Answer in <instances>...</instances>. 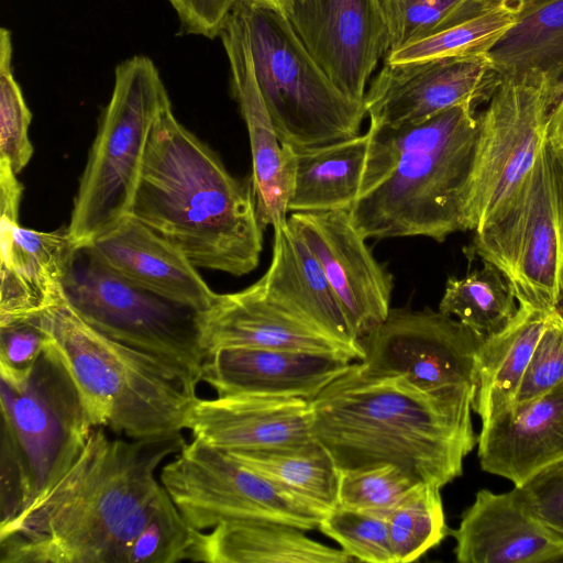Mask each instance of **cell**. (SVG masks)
Listing matches in <instances>:
<instances>
[{
	"mask_svg": "<svg viewBox=\"0 0 563 563\" xmlns=\"http://www.w3.org/2000/svg\"><path fill=\"white\" fill-rule=\"evenodd\" d=\"M368 144V131L319 146L285 144L288 211H350L358 195Z\"/></svg>",
	"mask_w": 563,
	"mask_h": 563,
	"instance_id": "484cf974",
	"label": "cell"
},
{
	"mask_svg": "<svg viewBox=\"0 0 563 563\" xmlns=\"http://www.w3.org/2000/svg\"><path fill=\"white\" fill-rule=\"evenodd\" d=\"M440 489L437 485L420 483L387 514L397 563L419 560L450 534Z\"/></svg>",
	"mask_w": 563,
	"mask_h": 563,
	"instance_id": "836d02e7",
	"label": "cell"
},
{
	"mask_svg": "<svg viewBox=\"0 0 563 563\" xmlns=\"http://www.w3.org/2000/svg\"><path fill=\"white\" fill-rule=\"evenodd\" d=\"M93 428L131 439L185 429L197 383L89 325L67 299L38 316Z\"/></svg>",
	"mask_w": 563,
	"mask_h": 563,
	"instance_id": "5b68a950",
	"label": "cell"
},
{
	"mask_svg": "<svg viewBox=\"0 0 563 563\" xmlns=\"http://www.w3.org/2000/svg\"><path fill=\"white\" fill-rule=\"evenodd\" d=\"M486 4L494 5L496 3H504L507 7L514 9L517 14L521 13L526 9L543 1V0H484Z\"/></svg>",
	"mask_w": 563,
	"mask_h": 563,
	"instance_id": "ee69618b",
	"label": "cell"
},
{
	"mask_svg": "<svg viewBox=\"0 0 563 563\" xmlns=\"http://www.w3.org/2000/svg\"><path fill=\"white\" fill-rule=\"evenodd\" d=\"M219 37L229 62L231 90L249 134L251 183L258 219L264 229H276L287 223L289 213L286 146L278 137L260 88L242 2L229 15Z\"/></svg>",
	"mask_w": 563,
	"mask_h": 563,
	"instance_id": "ac0fdd59",
	"label": "cell"
},
{
	"mask_svg": "<svg viewBox=\"0 0 563 563\" xmlns=\"http://www.w3.org/2000/svg\"><path fill=\"white\" fill-rule=\"evenodd\" d=\"M241 0H168L184 34L216 38Z\"/></svg>",
	"mask_w": 563,
	"mask_h": 563,
	"instance_id": "b9f144b4",
	"label": "cell"
},
{
	"mask_svg": "<svg viewBox=\"0 0 563 563\" xmlns=\"http://www.w3.org/2000/svg\"><path fill=\"white\" fill-rule=\"evenodd\" d=\"M185 429L223 452L300 445L316 440L311 402L246 394L197 398Z\"/></svg>",
	"mask_w": 563,
	"mask_h": 563,
	"instance_id": "ffe728a7",
	"label": "cell"
},
{
	"mask_svg": "<svg viewBox=\"0 0 563 563\" xmlns=\"http://www.w3.org/2000/svg\"><path fill=\"white\" fill-rule=\"evenodd\" d=\"M516 298L504 275L493 265L464 277H449L439 311L462 322L483 339L501 330L516 314Z\"/></svg>",
	"mask_w": 563,
	"mask_h": 563,
	"instance_id": "4dcf8cb0",
	"label": "cell"
},
{
	"mask_svg": "<svg viewBox=\"0 0 563 563\" xmlns=\"http://www.w3.org/2000/svg\"><path fill=\"white\" fill-rule=\"evenodd\" d=\"M487 54L501 78L545 77L558 100L563 92V0H543L519 13Z\"/></svg>",
	"mask_w": 563,
	"mask_h": 563,
	"instance_id": "f1b7e54d",
	"label": "cell"
},
{
	"mask_svg": "<svg viewBox=\"0 0 563 563\" xmlns=\"http://www.w3.org/2000/svg\"><path fill=\"white\" fill-rule=\"evenodd\" d=\"M244 1H249V2H253L256 4L264 5V7L273 8L275 10H278L279 12L284 13L285 15L288 14V11H289L290 4H291V0H244Z\"/></svg>",
	"mask_w": 563,
	"mask_h": 563,
	"instance_id": "f6af8a7d",
	"label": "cell"
},
{
	"mask_svg": "<svg viewBox=\"0 0 563 563\" xmlns=\"http://www.w3.org/2000/svg\"><path fill=\"white\" fill-rule=\"evenodd\" d=\"M0 398L1 523L56 484L81 453L93 427L48 344L24 383L1 380Z\"/></svg>",
	"mask_w": 563,
	"mask_h": 563,
	"instance_id": "8992f818",
	"label": "cell"
},
{
	"mask_svg": "<svg viewBox=\"0 0 563 563\" xmlns=\"http://www.w3.org/2000/svg\"><path fill=\"white\" fill-rule=\"evenodd\" d=\"M185 443L181 432L122 439L93 428L56 484L0 523V562L125 563L165 493L156 472Z\"/></svg>",
	"mask_w": 563,
	"mask_h": 563,
	"instance_id": "6da1fadb",
	"label": "cell"
},
{
	"mask_svg": "<svg viewBox=\"0 0 563 563\" xmlns=\"http://www.w3.org/2000/svg\"><path fill=\"white\" fill-rule=\"evenodd\" d=\"M468 253L495 266L519 305H563V153L547 139L515 191L476 230Z\"/></svg>",
	"mask_w": 563,
	"mask_h": 563,
	"instance_id": "ba28073f",
	"label": "cell"
},
{
	"mask_svg": "<svg viewBox=\"0 0 563 563\" xmlns=\"http://www.w3.org/2000/svg\"><path fill=\"white\" fill-rule=\"evenodd\" d=\"M287 221L319 262L361 340L387 318L393 276L375 260L349 211L291 212Z\"/></svg>",
	"mask_w": 563,
	"mask_h": 563,
	"instance_id": "2e32d148",
	"label": "cell"
},
{
	"mask_svg": "<svg viewBox=\"0 0 563 563\" xmlns=\"http://www.w3.org/2000/svg\"><path fill=\"white\" fill-rule=\"evenodd\" d=\"M159 481L185 520L200 531L232 521L306 531L318 528L325 515L196 438L162 467Z\"/></svg>",
	"mask_w": 563,
	"mask_h": 563,
	"instance_id": "8fae6325",
	"label": "cell"
},
{
	"mask_svg": "<svg viewBox=\"0 0 563 563\" xmlns=\"http://www.w3.org/2000/svg\"><path fill=\"white\" fill-rule=\"evenodd\" d=\"M373 3L384 29L386 55L473 18L488 7L484 0H373Z\"/></svg>",
	"mask_w": 563,
	"mask_h": 563,
	"instance_id": "1f68e13d",
	"label": "cell"
},
{
	"mask_svg": "<svg viewBox=\"0 0 563 563\" xmlns=\"http://www.w3.org/2000/svg\"><path fill=\"white\" fill-rule=\"evenodd\" d=\"M563 382V311L548 314L512 402L534 398Z\"/></svg>",
	"mask_w": 563,
	"mask_h": 563,
	"instance_id": "f35d334b",
	"label": "cell"
},
{
	"mask_svg": "<svg viewBox=\"0 0 563 563\" xmlns=\"http://www.w3.org/2000/svg\"><path fill=\"white\" fill-rule=\"evenodd\" d=\"M12 38L0 29V162L18 175L30 162L33 145L29 137L32 113L12 68Z\"/></svg>",
	"mask_w": 563,
	"mask_h": 563,
	"instance_id": "8d00e7d4",
	"label": "cell"
},
{
	"mask_svg": "<svg viewBox=\"0 0 563 563\" xmlns=\"http://www.w3.org/2000/svg\"><path fill=\"white\" fill-rule=\"evenodd\" d=\"M547 140L563 153V92L550 112Z\"/></svg>",
	"mask_w": 563,
	"mask_h": 563,
	"instance_id": "7bdbcfd3",
	"label": "cell"
},
{
	"mask_svg": "<svg viewBox=\"0 0 563 563\" xmlns=\"http://www.w3.org/2000/svg\"><path fill=\"white\" fill-rule=\"evenodd\" d=\"M555 97L543 76L501 78L478 112L479 142L467 208L476 231L515 191L547 139Z\"/></svg>",
	"mask_w": 563,
	"mask_h": 563,
	"instance_id": "7c38bea8",
	"label": "cell"
},
{
	"mask_svg": "<svg viewBox=\"0 0 563 563\" xmlns=\"http://www.w3.org/2000/svg\"><path fill=\"white\" fill-rule=\"evenodd\" d=\"M16 176L0 162V327L65 301L77 250L67 228L42 232L19 225L23 186Z\"/></svg>",
	"mask_w": 563,
	"mask_h": 563,
	"instance_id": "5bb4252c",
	"label": "cell"
},
{
	"mask_svg": "<svg viewBox=\"0 0 563 563\" xmlns=\"http://www.w3.org/2000/svg\"><path fill=\"white\" fill-rule=\"evenodd\" d=\"M547 318L545 312L519 305L501 330L483 340L473 402L482 423L514 401Z\"/></svg>",
	"mask_w": 563,
	"mask_h": 563,
	"instance_id": "83f0119b",
	"label": "cell"
},
{
	"mask_svg": "<svg viewBox=\"0 0 563 563\" xmlns=\"http://www.w3.org/2000/svg\"><path fill=\"white\" fill-rule=\"evenodd\" d=\"M241 2L257 80L280 141L311 147L358 135L367 115L364 100L351 98L328 76L287 15Z\"/></svg>",
	"mask_w": 563,
	"mask_h": 563,
	"instance_id": "9c48e42d",
	"label": "cell"
},
{
	"mask_svg": "<svg viewBox=\"0 0 563 563\" xmlns=\"http://www.w3.org/2000/svg\"><path fill=\"white\" fill-rule=\"evenodd\" d=\"M517 16L514 9L496 3L473 18L388 53L384 62L401 63L488 53L516 23Z\"/></svg>",
	"mask_w": 563,
	"mask_h": 563,
	"instance_id": "d6a6232c",
	"label": "cell"
},
{
	"mask_svg": "<svg viewBox=\"0 0 563 563\" xmlns=\"http://www.w3.org/2000/svg\"><path fill=\"white\" fill-rule=\"evenodd\" d=\"M531 511L563 537V459L516 486Z\"/></svg>",
	"mask_w": 563,
	"mask_h": 563,
	"instance_id": "60d3db41",
	"label": "cell"
},
{
	"mask_svg": "<svg viewBox=\"0 0 563 563\" xmlns=\"http://www.w3.org/2000/svg\"><path fill=\"white\" fill-rule=\"evenodd\" d=\"M206 356L227 347H264L332 353L360 361L356 352L320 333L269 301L254 283L232 294H217L199 313Z\"/></svg>",
	"mask_w": 563,
	"mask_h": 563,
	"instance_id": "603a6c76",
	"label": "cell"
},
{
	"mask_svg": "<svg viewBox=\"0 0 563 563\" xmlns=\"http://www.w3.org/2000/svg\"><path fill=\"white\" fill-rule=\"evenodd\" d=\"M483 338L457 319L434 311L391 308L387 318L361 338L358 362L372 376H399L427 393L477 386Z\"/></svg>",
	"mask_w": 563,
	"mask_h": 563,
	"instance_id": "4fadbf2b",
	"label": "cell"
},
{
	"mask_svg": "<svg viewBox=\"0 0 563 563\" xmlns=\"http://www.w3.org/2000/svg\"><path fill=\"white\" fill-rule=\"evenodd\" d=\"M199 534L165 489L155 512L131 543L125 563L192 561Z\"/></svg>",
	"mask_w": 563,
	"mask_h": 563,
	"instance_id": "e575fe53",
	"label": "cell"
},
{
	"mask_svg": "<svg viewBox=\"0 0 563 563\" xmlns=\"http://www.w3.org/2000/svg\"><path fill=\"white\" fill-rule=\"evenodd\" d=\"M88 246L129 280L199 312L217 296L180 250L131 214Z\"/></svg>",
	"mask_w": 563,
	"mask_h": 563,
	"instance_id": "cb8c5ba5",
	"label": "cell"
},
{
	"mask_svg": "<svg viewBox=\"0 0 563 563\" xmlns=\"http://www.w3.org/2000/svg\"><path fill=\"white\" fill-rule=\"evenodd\" d=\"M475 393H427L399 376L367 375L356 361L310 400L312 430L340 470L391 463L442 488L477 444Z\"/></svg>",
	"mask_w": 563,
	"mask_h": 563,
	"instance_id": "7a4b0ae2",
	"label": "cell"
},
{
	"mask_svg": "<svg viewBox=\"0 0 563 563\" xmlns=\"http://www.w3.org/2000/svg\"><path fill=\"white\" fill-rule=\"evenodd\" d=\"M367 131L361 186L349 211L366 239L423 236L441 243L468 231L479 142L475 108L456 106L416 123Z\"/></svg>",
	"mask_w": 563,
	"mask_h": 563,
	"instance_id": "277c9868",
	"label": "cell"
},
{
	"mask_svg": "<svg viewBox=\"0 0 563 563\" xmlns=\"http://www.w3.org/2000/svg\"><path fill=\"white\" fill-rule=\"evenodd\" d=\"M48 338L38 316L0 327L1 380L18 385L31 375L47 346Z\"/></svg>",
	"mask_w": 563,
	"mask_h": 563,
	"instance_id": "ab89813d",
	"label": "cell"
},
{
	"mask_svg": "<svg viewBox=\"0 0 563 563\" xmlns=\"http://www.w3.org/2000/svg\"><path fill=\"white\" fill-rule=\"evenodd\" d=\"M287 18L328 76L347 96L364 100L367 82L386 56L373 0H291Z\"/></svg>",
	"mask_w": 563,
	"mask_h": 563,
	"instance_id": "e0dca14e",
	"label": "cell"
},
{
	"mask_svg": "<svg viewBox=\"0 0 563 563\" xmlns=\"http://www.w3.org/2000/svg\"><path fill=\"white\" fill-rule=\"evenodd\" d=\"M477 455L483 471L521 486L563 459V382L526 401L511 402L482 423Z\"/></svg>",
	"mask_w": 563,
	"mask_h": 563,
	"instance_id": "7402d4cb",
	"label": "cell"
},
{
	"mask_svg": "<svg viewBox=\"0 0 563 563\" xmlns=\"http://www.w3.org/2000/svg\"><path fill=\"white\" fill-rule=\"evenodd\" d=\"M342 549L308 538L303 530L267 521L223 522L200 531L192 562L350 563Z\"/></svg>",
	"mask_w": 563,
	"mask_h": 563,
	"instance_id": "4316f807",
	"label": "cell"
},
{
	"mask_svg": "<svg viewBox=\"0 0 563 563\" xmlns=\"http://www.w3.org/2000/svg\"><path fill=\"white\" fill-rule=\"evenodd\" d=\"M501 81L487 53L389 63L366 89L369 126L423 121L456 106L487 103Z\"/></svg>",
	"mask_w": 563,
	"mask_h": 563,
	"instance_id": "9a60e30c",
	"label": "cell"
},
{
	"mask_svg": "<svg viewBox=\"0 0 563 563\" xmlns=\"http://www.w3.org/2000/svg\"><path fill=\"white\" fill-rule=\"evenodd\" d=\"M460 563H563V537L529 508L519 489H479L450 530Z\"/></svg>",
	"mask_w": 563,
	"mask_h": 563,
	"instance_id": "d6986e66",
	"label": "cell"
},
{
	"mask_svg": "<svg viewBox=\"0 0 563 563\" xmlns=\"http://www.w3.org/2000/svg\"><path fill=\"white\" fill-rule=\"evenodd\" d=\"M227 453L323 514L339 506L341 471L317 440L300 445Z\"/></svg>",
	"mask_w": 563,
	"mask_h": 563,
	"instance_id": "f546056e",
	"label": "cell"
},
{
	"mask_svg": "<svg viewBox=\"0 0 563 563\" xmlns=\"http://www.w3.org/2000/svg\"><path fill=\"white\" fill-rule=\"evenodd\" d=\"M339 505L383 516L423 483L391 463L340 470Z\"/></svg>",
	"mask_w": 563,
	"mask_h": 563,
	"instance_id": "d590c367",
	"label": "cell"
},
{
	"mask_svg": "<svg viewBox=\"0 0 563 563\" xmlns=\"http://www.w3.org/2000/svg\"><path fill=\"white\" fill-rule=\"evenodd\" d=\"M65 294L74 310L100 333L201 382L206 352L199 311L129 280L88 245L76 250Z\"/></svg>",
	"mask_w": 563,
	"mask_h": 563,
	"instance_id": "30bf717a",
	"label": "cell"
},
{
	"mask_svg": "<svg viewBox=\"0 0 563 563\" xmlns=\"http://www.w3.org/2000/svg\"><path fill=\"white\" fill-rule=\"evenodd\" d=\"M351 364L352 360L332 353L227 347L206 356L201 382L218 396L246 394L311 400Z\"/></svg>",
	"mask_w": 563,
	"mask_h": 563,
	"instance_id": "44dd1931",
	"label": "cell"
},
{
	"mask_svg": "<svg viewBox=\"0 0 563 563\" xmlns=\"http://www.w3.org/2000/svg\"><path fill=\"white\" fill-rule=\"evenodd\" d=\"M318 528L355 561L397 563L386 516L339 505L323 516Z\"/></svg>",
	"mask_w": 563,
	"mask_h": 563,
	"instance_id": "74e56055",
	"label": "cell"
},
{
	"mask_svg": "<svg viewBox=\"0 0 563 563\" xmlns=\"http://www.w3.org/2000/svg\"><path fill=\"white\" fill-rule=\"evenodd\" d=\"M129 214L196 267L243 276L260 263L264 228L251 180L232 176L172 107L152 130Z\"/></svg>",
	"mask_w": 563,
	"mask_h": 563,
	"instance_id": "3957f363",
	"label": "cell"
},
{
	"mask_svg": "<svg viewBox=\"0 0 563 563\" xmlns=\"http://www.w3.org/2000/svg\"><path fill=\"white\" fill-rule=\"evenodd\" d=\"M255 284L274 305L363 358L360 340L319 262L288 221L274 229L271 265Z\"/></svg>",
	"mask_w": 563,
	"mask_h": 563,
	"instance_id": "d4e9b609",
	"label": "cell"
},
{
	"mask_svg": "<svg viewBox=\"0 0 563 563\" xmlns=\"http://www.w3.org/2000/svg\"><path fill=\"white\" fill-rule=\"evenodd\" d=\"M172 107L154 62L134 55L114 69L104 107L74 199L68 233L90 244L129 214L147 144L159 114Z\"/></svg>",
	"mask_w": 563,
	"mask_h": 563,
	"instance_id": "52a82bcc",
	"label": "cell"
}]
</instances>
